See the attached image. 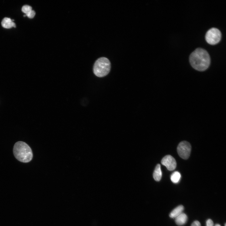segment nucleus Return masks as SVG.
I'll return each instance as SVG.
<instances>
[{
    "instance_id": "1",
    "label": "nucleus",
    "mask_w": 226,
    "mask_h": 226,
    "mask_svg": "<svg viewBox=\"0 0 226 226\" xmlns=\"http://www.w3.org/2000/svg\"><path fill=\"white\" fill-rule=\"evenodd\" d=\"M189 62L195 70L203 71L209 67L210 64V58L208 52L202 48H197L189 56Z\"/></svg>"
},
{
    "instance_id": "2",
    "label": "nucleus",
    "mask_w": 226,
    "mask_h": 226,
    "mask_svg": "<svg viewBox=\"0 0 226 226\" xmlns=\"http://www.w3.org/2000/svg\"><path fill=\"white\" fill-rule=\"evenodd\" d=\"M13 153L15 158L23 163L30 162L33 158V153L30 147L22 141L16 142L13 146Z\"/></svg>"
},
{
    "instance_id": "3",
    "label": "nucleus",
    "mask_w": 226,
    "mask_h": 226,
    "mask_svg": "<svg viewBox=\"0 0 226 226\" xmlns=\"http://www.w3.org/2000/svg\"><path fill=\"white\" fill-rule=\"evenodd\" d=\"M110 67V63L108 59L105 57H100L94 63L93 72L96 76L102 77L108 74Z\"/></svg>"
},
{
    "instance_id": "4",
    "label": "nucleus",
    "mask_w": 226,
    "mask_h": 226,
    "mask_svg": "<svg viewBox=\"0 0 226 226\" xmlns=\"http://www.w3.org/2000/svg\"><path fill=\"white\" fill-rule=\"evenodd\" d=\"M221 34L218 29L212 28L209 30L205 35V39L207 43L211 45H215L220 40Z\"/></svg>"
},
{
    "instance_id": "5",
    "label": "nucleus",
    "mask_w": 226,
    "mask_h": 226,
    "mask_svg": "<svg viewBox=\"0 0 226 226\" xmlns=\"http://www.w3.org/2000/svg\"><path fill=\"white\" fill-rule=\"evenodd\" d=\"M191 146L188 142L183 141L179 143L177 148V151L179 156L184 159H188L190 156Z\"/></svg>"
},
{
    "instance_id": "6",
    "label": "nucleus",
    "mask_w": 226,
    "mask_h": 226,
    "mask_svg": "<svg viewBox=\"0 0 226 226\" xmlns=\"http://www.w3.org/2000/svg\"><path fill=\"white\" fill-rule=\"evenodd\" d=\"M162 164L165 166L170 171L174 170L176 167V162L175 159L170 155L164 156L162 159Z\"/></svg>"
},
{
    "instance_id": "7",
    "label": "nucleus",
    "mask_w": 226,
    "mask_h": 226,
    "mask_svg": "<svg viewBox=\"0 0 226 226\" xmlns=\"http://www.w3.org/2000/svg\"><path fill=\"white\" fill-rule=\"evenodd\" d=\"M13 20L8 18H4L1 22L2 26L6 29L11 28L13 27H15V23L13 22Z\"/></svg>"
},
{
    "instance_id": "8",
    "label": "nucleus",
    "mask_w": 226,
    "mask_h": 226,
    "mask_svg": "<svg viewBox=\"0 0 226 226\" xmlns=\"http://www.w3.org/2000/svg\"><path fill=\"white\" fill-rule=\"evenodd\" d=\"M187 220L186 215L182 213L175 218V222L176 224L180 226L184 224Z\"/></svg>"
},
{
    "instance_id": "9",
    "label": "nucleus",
    "mask_w": 226,
    "mask_h": 226,
    "mask_svg": "<svg viewBox=\"0 0 226 226\" xmlns=\"http://www.w3.org/2000/svg\"><path fill=\"white\" fill-rule=\"evenodd\" d=\"M184 206L182 205L178 206L174 208L170 213L169 216L171 218H175L183 213Z\"/></svg>"
},
{
    "instance_id": "10",
    "label": "nucleus",
    "mask_w": 226,
    "mask_h": 226,
    "mask_svg": "<svg viewBox=\"0 0 226 226\" xmlns=\"http://www.w3.org/2000/svg\"><path fill=\"white\" fill-rule=\"evenodd\" d=\"M153 175L154 179L156 181H158L160 180L162 175V173L160 164H158L156 165L154 170Z\"/></svg>"
},
{
    "instance_id": "11",
    "label": "nucleus",
    "mask_w": 226,
    "mask_h": 226,
    "mask_svg": "<svg viewBox=\"0 0 226 226\" xmlns=\"http://www.w3.org/2000/svg\"><path fill=\"white\" fill-rule=\"evenodd\" d=\"M180 177V173L179 172L176 171L173 172L171 175L170 179L173 183H176L179 182Z\"/></svg>"
},
{
    "instance_id": "12",
    "label": "nucleus",
    "mask_w": 226,
    "mask_h": 226,
    "mask_svg": "<svg viewBox=\"0 0 226 226\" xmlns=\"http://www.w3.org/2000/svg\"><path fill=\"white\" fill-rule=\"evenodd\" d=\"M32 7L28 5H24L22 8V11L25 14V15L28 14L32 10Z\"/></svg>"
},
{
    "instance_id": "13",
    "label": "nucleus",
    "mask_w": 226,
    "mask_h": 226,
    "mask_svg": "<svg viewBox=\"0 0 226 226\" xmlns=\"http://www.w3.org/2000/svg\"><path fill=\"white\" fill-rule=\"evenodd\" d=\"M35 14V12L33 10H32L30 13L28 14L25 15L26 16L28 17L30 19L33 18L34 17Z\"/></svg>"
},
{
    "instance_id": "14",
    "label": "nucleus",
    "mask_w": 226,
    "mask_h": 226,
    "mask_svg": "<svg viewBox=\"0 0 226 226\" xmlns=\"http://www.w3.org/2000/svg\"><path fill=\"white\" fill-rule=\"evenodd\" d=\"M206 226H214L213 221L211 219H208L206 221Z\"/></svg>"
},
{
    "instance_id": "15",
    "label": "nucleus",
    "mask_w": 226,
    "mask_h": 226,
    "mask_svg": "<svg viewBox=\"0 0 226 226\" xmlns=\"http://www.w3.org/2000/svg\"><path fill=\"white\" fill-rule=\"evenodd\" d=\"M191 226H201V224L199 221H195L192 223Z\"/></svg>"
},
{
    "instance_id": "16",
    "label": "nucleus",
    "mask_w": 226,
    "mask_h": 226,
    "mask_svg": "<svg viewBox=\"0 0 226 226\" xmlns=\"http://www.w3.org/2000/svg\"><path fill=\"white\" fill-rule=\"evenodd\" d=\"M214 226H221L220 225L218 224H217L215 225Z\"/></svg>"
},
{
    "instance_id": "17",
    "label": "nucleus",
    "mask_w": 226,
    "mask_h": 226,
    "mask_svg": "<svg viewBox=\"0 0 226 226\" xmlns=\"http://www.w3.org/2000/svg\"><path fill=\"white\" fill-rule=\"evenodd\" d=\"M226 223H225V226H226Z\"/></svg>"
}]
</instances>
